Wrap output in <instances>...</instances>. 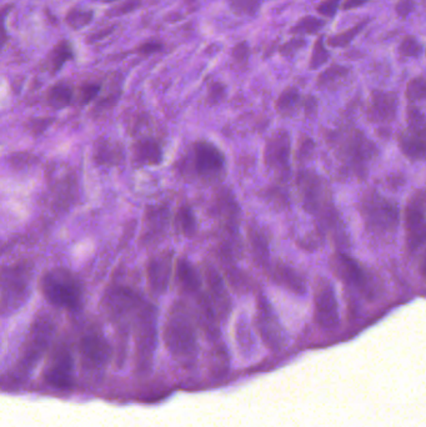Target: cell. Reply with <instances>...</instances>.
I'll return each mask as SVG.
<instances>
[{
	"label": "cell",
	"mask_w": 426,
	"mask_h": 427,
	"mask_svg": "<svg viewBox=\"0 0 426 427\" xmlns=\"http://www.w3.org/2000/svg\"><path fill=\"white\" fill-rule=\"evenodd\" d=\"M362 216L370 231L377 234H391L398 228V207L377 194L365 200Z\"/></svg>",
	"instance_id": "cell-6"
},
{
	"label": "cell",
	"mask_w": 426,
	"mask_h": 427,
	"mask_svg": "<svg viewBox=\"0 0 426 427\" xmlns=\"http://www.w3.org/2000/svg\"><path fill=\"white\" fill-rule=\"evenodd\" d=\"M131 322L134 330L136 369L145 374L151 369L157 349V311L142 301L133 315Z\"/></svg>",
	"instance_id": "cell-4"
},
{
	"label": "cell",
	"mask_w": 426,
	"mask_h": 427,
	"mask_svg": "<svg viewBox=\"0 0 426 427\" xmlns=\"http://www.w3.org/2000/svg\"><path fill=\"white\" fill-rule=\"evenodd\" d=\"M121 154L123 151L118 144L103 142L97 146L94 157L99 164H114L121 161Z\"/></svg>",
	"instance_id": "cell-28"
},
{
	"label": "cell",
	"mask_w": 426,
	"mask_h": 427,
	"mask_svg": "<svg viewBox=\"0 0 426 427\" xmlns=\"http://www.w3.org/2000/svg\"><path fill=\"white\" fill-rule=\"evenodd\" d=\"M330 266H331V270L334 271L335 275L340 279L342 283L354 285L359 289L366 290L368 278L360 268V265L356 263L354 259L349 257L345 254L338 253L331 257Z\"/></svg>",
	"instance_id": "cell-13"
},
{
	"label": "cell",
	"mask_w": 426,
	"mask_h": 427,
	"mask_svg": "<svg viewBox=\"0 0 426 427\" xmlns=\"http://www.w3.org/2000/svg\"><path fill=\"white\" fill-rule=\"evenodd\" d=\"M140 5H142V0H123L119 5L113 8L108 15L121 16V15L129 14L136 10Z\"/></svg>",
	"instance_id": "cell-39"
},
{
	"label": "cell",
	"mask_w": 426,
	"mask_h": 427,
	"mask_svg": "<svg viewBox=\"0 0 426 427\" xmlns=\"http://www.w3.org/2000/svg\"><path fill=\"white\" fill-rule=\"evenodd\" d=\"M171 255L162 254L150 259L147 268V278L150 290L155 295H162L168 289L171 280Z\"/></svg>",
	"instance_id": "cell-14"
},
{
	"label": "cell",
	"mask_w": 426,
	"mask_h": 427,
	"mask_svg": "<svg viewBox=\"0 0 426 427\" xmlns=\"http://www.w3.org/2000/svg\"><path fill=\"white\" fill-rule=\"evenodd\" d=\"M177 279L180 287L188 294H198L200 290L199 274L195 270L192 263L185 259H180L177 263Z\"/></svg>",
	"instance_id": "cell-20"
},
{
	"label": "cell",
	"mask_w": 426,
	"mask_h": 427,
	"mask_svg": "<svg viewBox=\"0 0 426 427\" xmlns=\"http://www.w3.org/2000/svg\"><path fill=\"white\" fill-rule=\"evenodd\" d=\"M416 7V1L415 0H399L395 4V13L398 14L399 18L405 19L409 15L412 14Z\"/></svg>",
	"instance_id": "cell-43"
},
{
	"label": "cell",
	"mask_w": 426,
	"mask_h": 427,
	"mask_svg": "<svg viewBox=\"0 0 426 427\" xmlns=\"http://www.w3.org/2000/svg\"><path fill=\"white\" fill-rule=\"evenodd\" d=\"M306 44H308V42H306L304 38H301V36H294L289 42L279 45L277 51H279V54H280L281 57H294L298 51L303 49L304 47H306Z\"/></svg>",
	"instance_id": "cell-37"
},
{
	"label": "cell",
	"mask_w": 426,
	"mask_h": 427,
	"mask_svg": "<svg viewBox=\"0 0 426 427\" xmlns=\"http://www.w3.org/2000/svg\"><path fill=\"white\" fill-rule=\"evenodd\" d=\"M92 10H86V9H73L71 10L66 18H65V22L71 27V28L78 29L86 28L90 23L92 22Z\"/></svg>",
	"instance_id": "cell-33"
},
{
	"label": "cell",
	"mask_w": 426,
	"mask_h": 427,
	"mask_svg": "<svg viewBox=\"0 0 426 427\" xmlns=\"http://www.w3.org/2000/svg\"><path fill=\"white\" fill-rule=\"evenodd\" d=\"M73 57V48L68 42L58 44L50 55V66L53 71L60 70L68 60Z\"/></svg>",
	"instance_id": "cell-31"
},
{
	"label": "cell",
	"mask_w": 426,
	"mask_h": 427,
	"mask_svg": "<svg viewBox=\"0 0 426 427\" xmlns=\"http://www.w3.org/2000/svg\"><path fill=\"white\" fill-rule=\"evenodd\" d=\"M44 299L53 307L78 311L83 304V285L77 275L64 268L47 271L40 280Z\"/></svg>",
	"instance_id": "cell-3"
},
{
	"label": "cell",
	"mask_w": 426,
	"mask_h": 427,
	"mask_svg": "<svg viewBox=\"0 0 426 427\" xmlns=\"http://www.w3.org/2000/svg\"><path fill=\"white\" fill-rule=\"evenodd\" d=\"M406 98L410 103L423 101L426 96V81L423 75L412 79L406 88Z\"/></svg>",
	"instance_id": "cell-35"
},
{
	"label": "cell",
	"mask_w": 426,
	"mask_h": 427,
	"mask_svg": "<svg viewBox=\"0 0 426 427\" xmlns=\"http://www.w3.org/2000/svg\"><path fill=\"white\" fill-rule=\"evenodd\" d=\"M400 148L406 157L421 160L425 155V129L409 128L400 136Z\"/></svg>",
	"instance_id": "cell-18"
},
{
	"label": "cell",
	"mask_w": 426,
	"mask_h": 427,
	"mask_svg": "<svg viewBox=\"0 0 426 427\" xmlns=\"http://www.w3.org/2000/svg\"><path fill=\"white\" fill-rule=\"evenodd\" d=\"M204 274H205V280L208 283V289L212 296L210 301L218 316L223 319L227 316L230 310V300L227 296V287L221 275L218 274V271L214 270L213 268L206 266Z\"/></svg>",
	"instance_id": "cell-17"
},
{
	"label": "cell",
	"mask_w": 426,
	"mask_h": 427,
	"mask_svg": "<svg viewBox=\"0 0 426 427\" xmlns=\"http://www.w3.org/2000/svg\"><path fill=\"white\" fill-rule=\"evenodd\" d=\"M33 271L30 263H18L0 270V316L14 315L32 294Z\"/></svg>",
	"instance_id": "cell-2"
},
{
	"label": "cell",
	"mask_w": 426,
	"mask_h": 427,
	"mask_svg": "<svg viewBox=\"0 0 426 427\" xmlns=\"http://www.w3.org/2000/svg\"><path fill=\"white\" fill-rule=\"evenodd\" d=\"M73 88L65 83H58L48 93L47 100L50 107L54 109H64L69 107L73 100Z\"/></svg>",
	"instance_id": "cell-24"
},
{
	"label": "cell",
	"mask_w": 426,
	"mask_h": 427,
	"mask_svg": "<svg viewBox=\"0 0 426 427\" xmlns=\"http://www.w3.org/2000/svg\"><path fill=\"white\" fill-rule=\"evenodd\" d=\"M369 23V19H364L362 22L356 23L351 28L347 29L341 33H338L335 36H329L327 40V45L330 48H347L350 43L355 39Z\"/></svg>",
	"instance_id": "cell-23"
},
{
	"label": "cell",
	"mask_w": 426,
	"mask_h": 427,
	"mask_svg": "<svg viewBox=\"0 0 426 427\" xmlns=\"http://www.w3.org/2000/svg\"><path fill=\"white\" fill-rule=\"evenodd\" d=\"M10 5L7 7H3L0 9V48L5 44L8 39L7 27H5V23H7V16L10 13Z\"/></svg>",
	"instance_id": "cell-45"
},
{
	"label": "cell",
	"mask_w": 426,
	"mask_h": 427,
	"mask_svg": "<svg viewBox=\"0 0 426 427\" xmlns=\"http://www.w3.org/2000/svg\"><path fill=\"white\" fill-rule=\"evenodd\" d=\"M45 380L50 386L57 389H66L71 386L73 356L69 348L63 342L59 344L51 352L45 370Z\"/></svg>",
	"instance_id": "cell-10"
},
{
	"label": "cell",
	"mask_w": 426,
	"mask_h": 427,
	"mask_svg": "<svg viewBox=\"0 0 426 427\" xmlns=\"http://www.w3.org/2000/svg\"><path fill=\"white\" fill-rule=\"evenodd\" d=\"M350 69L344 65L334 64L323 71L318 78V86L325 89H334L348 78Z\"/></svg>",
	"instance_id": "cell-22"
},
{
	"label": "cell",
	"mask_w": 426,
	"mask_h": 427,
	"mask_svg": "<svg viewBox=\"0 0 426 427\" xmlns=\"http://www.w3.org/2000/svg\"><path fill=\"white\" fill-rule=\"evenodd\" d=\"M369 1L370 0H342L340 7L342 10H353L364 7Z\"/></svg>",
	"instance_id": "cell-47"
},
{
	"label": "cell",
	"mask_w": 426,
	"mask_h": 427,
	"mask_svg": "<svg viewBox=\"0 0 426 427\" xmlns=\"http://www.w3.org/2000/svg\"><path fill=\"white\" fill-rule=\"evenodd\" d=\"M162 49H163V44L155 42V40H150V42L142 44L138 48V53L142 55H150V54H155Z\"/></svg>",
	"instance_id": "cell-46"
},
{
	"label": "cell",
	"mask_w": 426,
	"mask_h": 427,
	"mask_svg": "<svg viewBox=\"0 0 426 427\" xmlns=\"http://www.w3.org/2000/svg\"><path fill=\"white\" fill-rule=\"evenodd\" d=\"M235 335H236V339H238V344H239L242 355L245 359L251 357L253 354H254V350H255V341H254L253 333L249 328L248 322L240 321L238 324V328H236V334Z\"/></svg>",
	"instance_id": "cell-26"
},
{
	"label": "cell",
	"mask_w": 426,
	"mask_h": 427,
	"mask_svg": "<svg viewBox=\"0 0 426 427\" xmlns=\"http://www.w3.org/2000/svg\"><path fill=\"white\" fill-rule=\"evenodd\" d=\"M50 122H51L50 119H39V120L34 121V124L32 125V128H38L36 133H40V131H43L44 129L47 128V127H49Z\"/></svg>",
	"instance_id": "cell-48"
},
{
	"label": "cell",
	"mask_w": 426,
	"mask_h": 427,
	"mask_svg": "<svg viewBox=\"0 0 426 427\" xmlns=\"http://www.w3.org/2000/svg\"><path fill=\"white\" fill-rule=\"evenodd\" d=\"M290 153V142L289 136L285 133H275L270 138L265 148V160L266 164L274 170L284 172L288 168Z\"/></svg>",
	"instance_id": "cell-16"
},
{
	"label": "cell",
	"mask_w": 426,
	"mask_h": 427,
	"mask_svg": "<svg viewBox=\"0 0 426 427\" xmlns=\"http://www.w3.org/2000/svg\"><path fill=\"white\" fill-rule=\"evenodd\" d=\"M164 340L171 355L185 366H192L198 355L197 328L192 311L183 302L171 307L164 328Z\"/></svg>",
	"instance_id": "cell-1"
},
{
	"label": "cell",
	"mask_w": 426,
	"mask_h": 427,
	"mask_svg": "<svg viewBox=\"0 0 426 427\" xmlns=\"http://www.w3.org/2000/svg\"><path fill=\"white\" fill-rule=\"evenodd\" d=\"M224 95H225V86H223L221 83H214L209 89L208 101L212 104H216L224 98Z\"/></svg>",
	"instance_id": "cell-44"
},
{
	"label": "cell",
	"mask_w": 426,
	"mask_h": 427,
	"mask_svg": "<svg viewBox=\"0 0 426 427\" xmlns=\"http://www.w3.org/2000/svg\"><path fill=\"white\" fill-rule=\"evenodd\" d=\"M327 22L324 19H319L313 15L303 16L295 25H292L290 33L297 36H315L318 34Z\"/></svg>",
	"instance_id": "cell-25"
},
{
	"label": "cell",
	"mask_w": 426,
	"mask_h": 427,
	"mask_svg": "<svg viewBox=\"0 0 426 427\" xmlns=\"http://www.w3.org/2000/svg\"><path fill=\"white\" fill-rule=\"evenodd\" d=\"M250 239H251V245H253L254 253H256L262 259H264L265 255H268V242L262 234L253 231L250 234Z\"/></svg>",
	"instance_id": "cell-42"
},
{
	"label": "cell",
	"mask_w": 426,
	"mask_h": 427,
	"mask_svg": "<svg viewBox=\"0 0 426 427\" xmlns=\"http://www.w3.org/2000/svg\"><path fill=\"white\" fill-rule=\"evenodd\" d=\"M398 110V95L392 92L375 90L370 95L369 113L371 120L377 122L390 121L395 118Z\"/></svg>",
	"instance_id": "cell-15"
},
{
	"label": "cell",
	"mask_w": 426,
	"mask_h": 427,
	"mask_svg": "<svg viewBox=\"0 0 426 427\" xmlns=\"http://www.w3.org/2000/svg\"><path fill=\"white\" fill-rule=\"evenodd\" d=\"M268 0H229L233 13L240 16H254Z\"/></svg>",
	"instance_id": "cell-30"
},
{
	"label": "cell",
	"mask_w": 426,
	"mask_h": 427,
	"mask_svg": "<svg viewBox=\"0 0 426 427\" xmlns=\"http://www.w3.org/2000/svg\"><path fill=\"white\" fill-rule=\"evenodd\" d=\"M399 54L404 57H418L423 54V44L415 36H405L399 45Z\"/></svg>",
	"instance_id": "cell-36"
},
{
	"label": "cell",
	"mask_w": 426,
	"mask_h": 427,
	"mask_svg": "<svg viewBox=\"0 0 426 427\" xmlns=\"http://www.w3.org/2000/svg\"><path fill=\"white\" fill-rule=\"evenodd\" d=\"M250 47L248 42H240L236 44L233 50H231V59L235 64L239 66H245L248 64L249 57H250Z\"/></svg>",
	"instance_id": "cell-38"
},
{
	"label": "cell",
	"mask_w": 426,
	"mask_h": 427,
	"mask_svg": "<svg viewBox=\"0 0 426 427\" xmlns=\"http://www.w3.org/2000/svg\"><path fill=\"white\" fill-rule=\"evenodd\" d=\"M275 279L280 284H284L292 292L303 294L305 292L304 283L300 276L297 275L295 271L292 270L288 266H279L275 270Z\"/></svg>",
	"instance_id": "cell-27"
},
{
	"label": "cell",
	"mask_w": 426,
	"mask_h": 427,
	"mask_svg": "<svg viewBox=\"0 0 426 427\" xmlns=\"http://www.w3.org/2000/svg\"><path fill=\"white\" fill-rule=\"evenodd\" d=\"M342 0H323L319 5L316 7V12L324 18H334L339 8L341 5Z\"/></svg>",
	"instance_id": "cell-40"
},
{
	"label": "cell",
	"mask_w": 426,
	"mask_h": 427,
	"mask_svg": "<svg viewBox=\"0 0 426 427\" xmlns=\"http://www.w3.org/2000/svg\"><path fill=\"white\" fill-rule=\"evenodd\" d=\"M194 164L198 174L204 178H215L224 168L225 159L214 144L197 142L194 149Z\"/></svg>",
	"instance_id": "cell-12"
},
{
	"label": "cell",
	"mask_w": 426,
	"mask_h": 427,
	"mask_svg": "<svg viewBox=\"0 0 426 427\" xmlns=\"http://www.w3.org/2000/svg\"><path fill=\"white\" fill-rule=\"evenodd\" d=\"M177 222H178L180 231L186 236H192L197 229V220L192 214V209L188 207H180L177 214Z\"/></svg>",
	"instance_id": "cell-34"
},
{
	"label": "cell",
	"mask_w": 426,
	"mask_h": 427,
	"mask_svg": "<svg viewBox=\"0 0 426 427\" xmlns=\"http://www.w3.org/2000/svg\"><path fill=\"white\" fill-rule=\"evenodd\" d=\"M315 321L320 328L334 330L339 325V309L334 287L325 279H319L315 295Z\"/></svg>",
	"instance_id": "cell-8"
},
{
	"label": "cell",
	"mask_w": 426,
	"mask_h": 427,
	"mask_svg": "<svg viewBox=\"0 0 426 427\" xmlns=\"http://www.w3.org/2000/svg\"><path fill=\"white\" fill-rule=\"evenodd\" d=\"M79 350L88 370H104L112 356V348L107 337L97 326H89L84 330L80 336Z\"/></svg>",
	"instance_id": "cell-7"
},
{
	"label": "cell",
	"mask_w": 426,
	"mask_h": 427,
	"mask_svg": "<svg viewBox=\"0 0 426 427\" xmlns=\"http://www.w3.org/2000/svg\"><path fill=\"white\" fill-rule=\"evenodd\" d=\"M300 101V94L297 88H288L285 89L277 101V109L283 114H289L297 107Z\"/></svg>",
	"instance_id": "cell-32"
},
{
	"label": "cell",
	"mask_w": 426,
	"mask_h": 427,
	"mask_svg": "<svg viewBox=\"0 0 426 427\" xmlns=\"http://www.w3.org/2000/svg\"><path fill=\"white\" fill-rule=\"evenodd\" d=\"M54 333V322L47 315H40L32 326L28 340L23 351L21 363L16 367V374L19 378L27 375L30 369H33L42 356L44 350L48 348Z\"/></svg>",
	"instance_id": "cell-5"
},
{
	"label": "cell",
	"mask_w": 426,
	"mask_h": 427,
	"mask_svg": "<svg viewBox=\"0 0 426 427\" xmlns=\"http://www.w3.org/2000/svg\"><path fill=\"white\" fill-rule=\"evenodd\" d=\"M256 328L264 342L271 350H280L284 346V333L268 300L263 296L258 301Z\"/></svg>",
	"instance_id": "cell-11"
},
{
	"label": "cell",
	"mask_w": 426,
	"mask_h": 427,
	"mask_svg": "<svg viewBox=\"0 0 426 427\" xmlns=\"http://www.w3.org/2000/svg\"><path fill=\"white\" fill-rule=\"evenodd\" d=\"M194 1H197V0H186V3H189V4H190V3H194Z\"/></svg>",
	"instance_id": "cell-50"
},
{
	"label": "cell",
	"mask_w": 426,
	"mask_h": 427,
	"mask_svg": "<svg viewBox=\"0 0 426 427\" xmlns=\"http://www.w3.org/2000/svg\"><path fill=\"white\" fill-rule=\"evenodd\" d=\"M405 229L409 249H419L425 242V196L420 192L412 196L405 210Z\"/></svg>",
	"instance_id": "cell-9"
},
{
	"label": "cell",
	"mask_w": 426,
	"mask_h": 427,
	"mask_svg": "<svg viewBox=\"0 0 426 427\" xmlns=\"http://www.w3.org/2000/svg\"><path fill=\"white\" fill-rule=\"evenodd\" d=\"M97 1H101V3H112V1H115V0H97Z\"/></svg>",
	"instance_id": "cell-49"
},
{
	"label": "cell",
	"mask_w": 426,
	"mask_h": 427,
	"mask_svg": "<svg viewBox=\"0 0 426 427\" xmlns=\"http://www.w3.org/2000/svg\"><path fill=\"white\" fill-rule=\"evenodd\" d=\"M300 190H301L303 201L305 204L306 209L309 211L318 210L324 198V189L319 183V179L305 172V175L301 177Z\"/></svg>",
	"instance_id": "cell-19"
},
{
	"label": "cell",
	"mask_w": 426,
	"mask_h": 427,
	"mask_svg": "<svg viewBox=\"0 0 426 427\" xmlns=\"http://www.w3.org/2000/svg\"><path fill=\"white\" fill-rule=\"evenodd\" d=\"M100 90H101V86L99 84H95V83H90V84L82 86L80 88V96H79L80 103L89 104L90 101H92L99 95Z\"/></svg>",
	"instance_id": "cell-41"
},
{
	"label": "cell",
	"mask_w": 426,
	"mask_h": 427,
	"mask_svg": "<svg viewBox=\"0 0 426 427\" xmlns=\"http://www.w3.org/2000/svg\"><path fill=\"white\" fill-rule=\"evenodd\" d=\"M135 160L142 165H157L162 161V149L153 139L139 140L133 148Z\"/></svg>",
	"instance_id": "cell-21"
},
{
	"label": "cell",
	"mask_w": 426,
	"mask_h": 427,
	"mask_svg": "<svg viewBox=\"0 0 426 427\" xmlns=\"http://www.w3.org/2000/svg\"><path fill=\"white\" fill-rule=\"evenodd\" d=\"M329 59H330V51L325 47L324 36H319L314 43L312 57H310V62H309V69L310 70L319 69L321 66L327 64Z\"/></svg>",
	"instance_id": "cell-29"
}]
</instances>
